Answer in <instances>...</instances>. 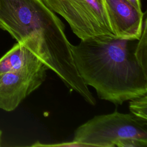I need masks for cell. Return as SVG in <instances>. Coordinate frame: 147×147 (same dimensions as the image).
I'll list each match as a JSON object with an SVG mask.
<instances>
[{
    "label": "cell",
    "instance_id": "9c48e42d",
    "mask_svg": "<svg viewBox=\"0 0 147 147\" xmlns=\"http://www.w3.org/2000/svg\"><path fill=\"white\" fill-rule=\"evenodd\" d=\"M147 141L134 138H126L118 141L115 146L117 147H146Z\"/></svg>",
    "mask_w": 147,
    "mask_h": 147
},
{
    "label": "cell",
    "instance_id": "7a4b0ae2",
    "mask_svg": "<svg viewBox=\"0 0 147 147\" xmlns=\"http://www.w3.org/2000/svg\"><path fill=\"white\" fill-rule=\"evenodd\" d=\"M126 138L147 141V121L115 111L96 115L79 126L73 141L84 147H115L118 141Z\"/></svg>",
    "mask_w": 147,
    "mask_h": 147
},
{
    "label": "cell",
    "instance_id": "52a82bcc",
    "mask_svg": "<svg viewBox=\"0 0 147 147\" xmlns=\"http://www.w3.org/2000/svg\"><path fill=\"white\" fill-rule=\"evenodd\" d=\"M146 17L144 18L143 28L140 38L137 40L135 49V56L142 67L147 71V36Z\"/></svg>",
    "mask_w": 147,
    "mask_h": 147
},
{
    "label": "cell",
    "instance_id": "277c9868",
    "mask_svg": "<svg viewBox=\"0 0 147 147\" xmlns=\"http://www.w3.org/2000/svg\"><path fill=\"white\" fill-rule=\"evenodd\" d=\"M48 68L41 63L20 71L0 74V109L14 110L45 81Z\"/></svg>",
    "mask_w": 147,
    "mask_h": 147
},
{
    "label": "cell",
    "instance_id": "5b68a950",
    "mask_svg": "<svg viewBox=\"0 0 147 147\" xmlns=\"http://www.w3.org/2000/svg\"><path fill=\"white\" fill-rule=\"evenodd\" d=\"M111 29L116 38L138 40L144 20L142 10L127 0H105Z\"/></svg>",
    "mask_w": 147,
    "mask_h": 147
},
{
    "label": "cell",
    "instance_id": "30bf717a",
    "mask_svg": "<svg viewBox=\"0 0 147 147\" xmlns=\"http://www.w3.org/2000/svg\"><path fill=\"white\" fill-rule=\"evenodd\" d=\"M32 146H61V147H71V146H78V147H84L83 145L81 144L80 143L75 142L72 141V142H63L61 144H41L40 142H36L34 144L32 145Z\"/></svg>",
    "mask_w": 147,
    "mask_h": 147
},
{
    "label": "cell",
    "instance_id": "8fae6325",
    "mask_svg": "<svg viewBox=\"0 0 147 147\" xmlns=\"http://www.w3.org/2000/svg\"><path fill=\"white\" fill-rule=\"evenodd\" d=\"M131 4H133L136 8L139 10H142V6L141 3V0H127Z\"/></svg>",
    "mask_w": 147,
    "mask_h": 147
},
{
    "label": "cell",
    "instance_id": "ba28073f",
    "mask_svg": "<svg viewBox=\"0 0 147 147\" xmlns=\"http://www.w3.org/2000/svg\"><path fill=\"white\" fill-rule=\"evenodd\" d=\"M129 108L134 117L147 121V94L130 100Z\"/></svg>",
    "mask_w": 147,
    "mask_h": 147
},
{
    "label": "cell",
    "instance_id": "3957f363",
    "mask_svg": "<svg viewBox=\"0 0 147 147\" xmlns=\"http://www.w3.org/2000/svg\"><path fill=\"white\" fill-rule=\"evenodd\" d=\"M68 22L81 40L116 38L110 26L105 0H43Z\"/></svg>",
    "mask_w": 147,
    "mask_h": 147
},
{
    "label": "cell",
    "instance_id": "6da1fadb",
    "mask_svg": "<svg viewBox=\"0 0 147 147\" xmlns=\"http://www.w3.org/2000/svg\"><path fill=\"white\" fill-rule=\"evenodd\" d=\"M137 40L92 38L71 44L79 75L99 98L122 105L147 94V71L135 56Z\"/></svg>",
    "mask_w": 147,
    "mask_h": 147
},
{
    "label": "cell",
    "instance_id": "8992f818",
    "mask_svg": "<svg viewBox=\"0 0 147 147\" xmlns=\"http://www.w3.org/2000/svg\"><path fill=\"white\" fill-rule=\"evenodd\" d=\"M41 63L32 52L17 42L0 58V74L20 71Z\"/></svg>",
    "mask_w": 147,
    "mask_h": 147
},
{
    "label": "cell",
    "instance_id": "7c38bea8",
    "mask_svg": "<svg viewBox=\"0 0 147 147\" xmlns=\"http://www.w3.org/2000/svg\"><path fill=\"white\" fill-rule=\"evenodd\" d=\"M2 131L0 130V146H1V141H2Z\"/></svg>",
    "mask_w": 147,
    "mask_h": 147
}]
</instances>
